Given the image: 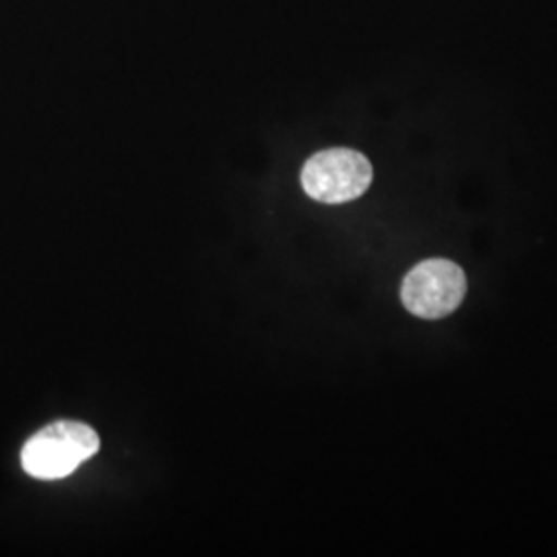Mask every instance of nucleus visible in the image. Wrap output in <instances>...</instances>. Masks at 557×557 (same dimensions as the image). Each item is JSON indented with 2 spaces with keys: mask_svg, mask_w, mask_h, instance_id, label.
<instances>
[{
  "mask_svg": "<svg viewBox=\"0 0 557 557\" xmlns=\"http://www.w3.org/2000/svg\"><path fill=\"white\" fill-rule=\"evenodd\" d=\"M100 450V436L79 421H54L25 442L21 465L27 475L54 481L75 473Z\"/></svg>",
  "mask_w": 557,
  "mask_h": 557,
  "instance_id": "1",
  "label": "nucleus"
},
{
  "mask_svg": "<svg viewBox=\"0 0 557 557\" xmlns=\"http://www.w3.org/2000/svg\"><path fill=\"white\" fill-rule=\"evenodd\" d=\"M374 178L372 163L354 149H326L312 156L301 170V188L310 199L341 205L356 200Z\"/></svg>",
  "mask_w": 557,
  "mask_h": 557,
  "instance_id": "2",
  "label": "nucleus"
},
{
  "mask_svg": "<svg viewBox=\"0 0 557 557\" xmlns=\"http://www.w3.org/2000/svg\"><path fill=\"white\" fill-rule=\"evenodd\" d=\"M467 294V277L457 262L428 259L413 267L400 285L403 306L419 319L453 314Z\"/></svg>",
  "mask_w": 557,
  "mask_h": 557,
  "instance_id": "3",
  "label": "nucleus"
}]
</instances>
